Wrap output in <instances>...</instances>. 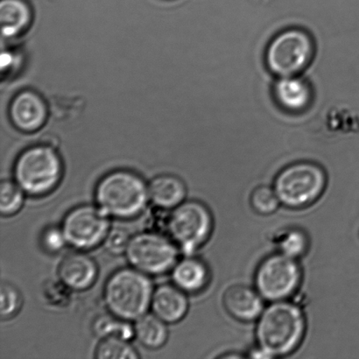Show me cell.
<instances>
[{"label":"cell","mask_w":359,"mask_h":359,"mask_svg":"<svg viewBox=\"0 0 359 359\" xmlns=\"http://www.w3.org/2000/svg\"><path fill=\"white\" fill-rule=\"evenodd\" d=\"M306 320L297 305L286 301L273 302L264 309L256 329L259 348L267 358L294 353L304 339Z\"/></svg>","instance_id":"6da1fadb"},{"label":"cell","mask_w":359,"mask_h":359,"mask_svg":"<svg viewBox=\"0 0 359 359\" xmlns=\"http://www.w3.org/2000/svg\"><path fill=\"white\" fill-rule=\"evenodd\" d=\"M95 199L109 217L131 219L146 209L150 200L149 185L132 171H114L97 183Z\"/></svg>","instance_id":"7a4b0ae2"},{"label":"cell","mask_w":359,"mask_h":359,"mask_svg":"<svg viewBox=\"0 0 359 359\" xmlns=\"http://www.w3.org/2000/svg\"><path fill=\"white\" fill-rule=\"evenodd\" d=\"M152 280L135 269H123L109 278L104 298L111 315L126 321H136L147 314L154 294Z\"/></svg>","instance_id":"3957f363"},{"label":"cell","mask_w":359,"mask_h":359,"mask_svg":"<svg viewBox=\"0 0 359 359\" xmlns=\"http://www.w3.org/2000/svg\"><path fill=\"white\" fill-rule=\"evenodd\" d=\"M326 183L325 171L319 165L300 161L278 174L273 189L283 205L290 209H304L323 195Z\"/></svg>","instance_id":"277c9868"},{"label":"cell","mask_w":359,"mask_h":359,"mask_svg":"<svg viewBox=\"0 0 359 359\" xmlns=\"http://www.w3.org/2000/svg\"><path fill=\"white\" fill-rule=\"evenodd\" d=\"M13 173L15 182L27 195H47L61 181V158L51 147H31L18 158Z\"/></svg>","instance_id":"5b68a950"},{"label":"cell","mask_w":359,"mask_h":359,"mask_svg":"<svg viewBox=\"0 0 359 359\" xmlns=\"http://www.w3.org/2000/svg\"><path fill=\"white\" fill-rule=\"evenodd\" d=\"M315 55L313 39L300 28H288L270 41L266 50V65L279 77L297 76L311 65Z\"/></svg>","instance_id":"8992f818"},{"label":"cell","mask_w":359,"mask_h":359,"mask_svg":"<svg viewBox=\"0 0 359 359\" xmlns=\"http://www.w3.org/2000/svg\"><path fill=\"white\" fill-rule=\"evenodd\" d=\"M167 221L170 238L186 255H193L205 244L212 232V215L206 205L197 201L180 204Z\"/></svg>","instance_id":"52a82bcc"},{"label":"cell","mask_w":359,"mask_h":359,"mask_svg":"<svg viewBox=\"0 0 359 359\" xmlns=\"http://www.w3.org/2000/svg\"><path fill=\"white\" fill-rule=\"evenodd\" d=\"M180 249L171 238L157 232H144L130 239L126 256L133 269L147 276H160L173 269Z\"/></svg>","instance_id":"ba28073f"},{"label":"cell","mask_w":359,"mask_h":359,"mask_svg":"<svg viewBox=\"0 0 359 359\" xmlns=\"http://www.w3.org/2000/svg\"><path fill=\"white\" fill-rule=\"evenodd\" d=\"M302 270L297 259L277 253L260 264L255 276L256 290L271 302L286 301L300 286Z\"/></svg>","instance_id":"9c48e42d"},{"label":"cell","mask_w":359,"mask_h":359,"mask_svg":"<svg viewBox=\"0 0 359 359\" xmlns=\"http://www.w3.org/2000/svg\"><path fill=\"white\" fill-rule=\"evenodd\" d=\"M108 215L100 207L81 205L69 211L62 222L67 244L87 251L103 243L110 231Z\"/></svg>","instance_id":"30bf717a"},{"label":"cell","mask_w":359,"mask_h":359,"mask_svg":"<svg viewBox=\"0 0 359 359\" xmlns=\"http://www.w3.org/2000/svg\"><path fill=\"white\" fill-rule=\"evenodd\" d=\"M10 117L13 125L21 131H38L47 121V105L40 95L25 90L18 94L11 103Z\"/></svg>","instance_id":"8fae6325"},{"label":"cell","mask_w":359,"mask_h":359,"mask_svg":"<svg viewBox=\"0 0 359 359\" xmlns=\"http://www.w3.org/2000/svg\"><path fill=\"white\" fill-rule=\"evenodd\" d=\"M273 95L281 109L290 114H301L311 105L313 91L307 80L297 76H283L273 84Z\"/></svg>","instance_id":"7c38bea8"},{"label":"cell","mask_w":359,"mask_h":359,"mask_svg":"<svg viewBox=\"0 0 359 359\" xmlns=\"http://www.w3.org/2000/svg\"><path fill=\"white\" fill-rule=\"evenodd\" d=\"M97 273V264L83 252H73L67 255L58 270L62 284L75 291H83L93 286Z\"/></svg>","instance_id":"4fadbf2b"},{"label":"cell","mask_w":359,"mask_h":359,"mask_svg":"<svg viewBox=\"0 0 359 359\" xmlns=\"http://www.w3.org/2000/svg\"><path fill=\"white\" fill-rule=\"evenodd\" d=\"M224 305L232 318L241 322L255 321L265 309L264 298L258 290L245 285L228 288L224 295Z\"/></svg>","instance_id":"5bb4252c"},{"label":"cell","mask_w":359,"mask_h":359,"mask_svg":"<svg viewBox=\"0 0 359 359\" xmlns=\"http://www.w3.org/2000/svg\"><path fill=\"white\" fill-rule=\"evenodd\" d=\"M185 292L175 285L164 284L154 290L152 304L154 314L166 323H175L184 318L189 309Z\"/></svg>","instance_id":"9a60e30c"},{"label":"cell","mask_w":359,"mask_h":359,"mask_svg":"<svg viewBox=\"0 0 359 359\" xmlns=\"http://www.w3.org/2000/svg\"><path fill=\"white\" fill-rule=\"evenodd\" d=\"M210 278L206 264L194 257L180 260L172 269V280L185 293H199L207 287Z\"/></svg>","instance_id":"2e32d148"},{"label":"cell","mask_w":359,"mask_h":359,"mask_svg":"<svg viewBox=\"0 0 359 359\" xmlns=\"http://www.w3.org/2000/svg\"><path fill=\"white\" fill-rule=\"evenodd\" d=\"M149 198L161 210L175 209L184 202V182L175 175H163L154 178L149 184Z\"/></svg>","instance_id":"e0dca14e"},{"label":"cell","mask_w":359,"mask_h":359,"mask_svg":"<svg viewBox=\"0 0 359 359\" xmlns=\"http://www.w3.org/2000/svg\"><path fill=\"white\" fill-rule=\"evenodd\" d=\"M31 20L32 11L25 0H1L0 22L4 37H15L22 33Z\"/></svg>","instance_id":"ac0fdd59"},{"label":"cell","mask_w":359,"mask_h":359,"mask_svg":"<svg viewBox=\"0 0 359 359\" xmlns=\"http://www.w3.org/2000/svg\"><path fill=\"white\" fill-rule=\"evenodd\" d=\"M167 323L154 314H145L136 320L135 336L142 346L158 349L166 344L168 337Z\"/></svg>","instance_id":"d6986e66"},{"label":"cell","mask_w":359,"mask_h":359,"mask_svg":"<svg viewBox=\"0 0 359 359\" xmlns=\"http://www.w3.org/2000/svg\"><path fill=\"white\" fill-rule=\"evenodd\" d=\"M128 341L117 337H105L97 348L96 358L100 359L139 358L138 351Z\"/></svg>","instance_id":"ffe728a7"},{"label":"cell","mask_w":359,"mask_h":359,"mask_svg":"<svg viewBox=\"0 0 359 359\" xmlns=\"http://www.w3.org/2000/svg\"><path fill=\"white\" fill-rule=\"evenodd\" d=\"M128 322L114 315L100 316L93 323V332L102 339L117 337L130 340L135 336V329Z\"/></svg>","instance_id":"44dd1931"},{"label":"cell","mask_w":359,"mask_h":359,"mask_svg":"<svg viewBox=\"0 0 359 359\" xmlns=\"http://www.w3.org/2000/svg\"><path fill=\"white\" fill-rule=\"evenodd\" d=\"M308 235L300 229H292L281 236L279 241L280 251L283 255L297 259L308 252Z\"/></svg>","instance_id":"7402d4cb"},{"label":"cell","mask_w":359,"mask_h":359,"mask_svg":"<svg viewBox=\"0 0 359 359\" xmlns=\"http://www.w3.org/2000/svg\"><path fill=\"white\" fill-rule=\"evenodd\" d=\"M24 191L16 182L3 181L0 186V212L9 217L16 214L24 203Z\"/></svg>","instance_id":"603a6c76"},{"label":"cell","mask_w":359,"mask_h":359,"mask_svg":"<svg viewBox=\"0 0 359 359\" xmlns=\"http://www.w3.org/2000/svg\"><path fill=\"white\" fill-rule=\"evenodd\" d=\"M280 204L276 190L269 186H259L253 190L251 195V205L257 213L271 215L278 210Z\"/></svg>","instance_id":"cb8c5ba5"},{"label":"cell","mask_w":359,"mask_h":359,"mask_svg":"<svg viewBox=\"0 0 359 359\" xmlns=\"http://www.w3.org/2000/svg\"><path fill=\"white\" fill-rule=\"evenodd\" d=\"M1 312L2 319H9L19 312L22 299H21L19 291L12 285L2 283L1 284Z\"/></svg>","instance_id":"d4e9b609"},{"label":"cell","mask_w":359,"mask_h":359,"mask_svg":"<svg viewBox=\"0 0 359 359\" xmlns=\"http://www.w3.org/2000/svg\"><path fill=\"white\" fill-rule=\"evenodd\" d=\"M129 234L123 229L114 228L109 231L104 241L105 249L114 255H121L126 253L130 242Z\"/></svg>","instance_id":"484cf974"},{"label":"cell","mask_w":359,"mask_h":359,"mask_svg":"<svg viewBox=\"0 0 359 359\" xmlns=\"http://www.w3.org/2000/svg\"><path fill=\"white\" fill-rule=\"evenodd\" d=\"M41 244L48 252L55 253L61 251L67 245L62 228L53 226L46 229L42 233Z\"/></svg>","instance_id":"4316f807"}]
</instances>
